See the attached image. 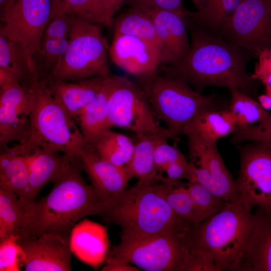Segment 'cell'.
Returning <instances> with one entry per match:
<instances>
[{
	"label": "cell",
	"mask_w": 271,
	"mask_h": 271,
	"mask_svg": "<svg viewBox=\"0 0 271 271\" xmlns=\"http://www.w3.org/2000/svg\"><path fill=\"white\" fill-rule=\"evenodd\" d=\"M191 36L190 48L179 63L160 66L162 72L180 77L201 93L207 87L235 89L256 99L259 83L246 67L252 52L211 35L190 19H185Z\"/></svg>",
	"instance_id": "1"
},
{
	"label": "cell",
	"mask_w": 271,
	"mask_h": 271,
	"mask_svg": "<svg viewBox=\"0 0 271 271\" xmlns=\"http://www.w3.org/2000/svg\"><path fill=\"white\" fill-rule=\"evenodd\" d=\"M80 157L54 183L46 196L25 208L18 236L37 237L54 233L70 238L73 228L84 217L99 215L105 203L81 174Z\"/></svg>",
	"instance_id": "2"
},
{
	"label": "cell",
	"mask_w": 271,
	"mask_h": 271,
	"mask_svg": "<svg viewBox=\"0 0 271 271\" xmlns=\"http://www.w3.org/2000/svg\"><path fill=\"white\" fill-rule=\"evenodd\" d=\"M169 181H138L105 203L99 216L118 225L120 236H187L193 227L179 218L167 200Z\"/></svg>",
	"instance_id": "3"
},
{
	"label": "cell",
	"mask_w": 271,
	"mask_h": 271,
	"mask_svg": "<svg viewBox=\"0 0 271 271\" xmlns=\"http://www.w3.org/2000/svg\"><path fill=\"white\" fill-rule=\"evenodd\" d=\"M266 213L246 210L238 200L228 202L220 212L193 226L188 234L209 271H234L244 249Z\"/></svg>",
	"instance_id": "4"
},
{
	"label": "cell",
	"mask_w": 271,
	"mask_h": 271,
	"mask_svg": "<svg viewBox=\"0 0 271 271\" xmlns=\"http://www.w3.org/2000/svg\"><path fill=\"white\" fill-rule=\"evenodd\" d=\"M33 105L25 141L10 149L25 155L36 148L80 157L88 146L75 119L52 95L45 81L31 85Z\"/></svg>",
	"instance_id": "5"
},
{
	"label": "cell",
	"mask_w": 271,
	"mask_h": 271,
	"mask_svg": "<svg viewBox=\"0 0 271 271\" xmlns=\"http://www.w3.org/2000/svg\"><path fill=\"white\" fill-rule=\"evenodd\" d=\"M139 82L156 118L165 123L174 141L203 112L224 109L214 95H204L182 78L158 70Z\"/></svg>",
	"instance_id": "6"
},
{
	"label": "cell",
	"mask_w": 271,
	"mask_h": 271,
	"mask_svg": "<svg viewBox=\"0 0 271 271\" xmlns=\"http://www.w3.org/2000/svg\"><path fill=\"white\" fill-rule=\"evenodd\" d=\"M71 16L68 48L60 65L47 80L75 81L110 75L109 45L102 26Z\"/></svg>",
	"instance_id": "7"
},
{
	"label": "cell",
	"mask_w": 271,
	"mask_h": 271,
	"mask_svg": "<svg viewBox=\"0 0 271 271\" xmlns=\"http://www.w3.org/2000/svg\"><path fill=\"white\" fill-rule=\"evenodd\" d=\"M107 257L146 271H189L192 255L188 235L120 236Z\"/></svg>",
	"instance_id": "8"
},
{
	"label": "cell",
	"mask_w": 271,
	"mask_h": 271,
	"mask_svg": "<svg viewBox=\"0 0 271 271\" xmlns=\"http://www.w3.org/2000/svg\"><path fill=\"white\" fill-rule=\"evenodd\" d=\"M239 154L238 201L248 211L257 207L271 214V144L249 142L239 147Z\"/></svg>",
	"instance_id": "9"
},
{
	"label": "cell",
	"mask_w": 271,
	"mask_h": 271,
	"mask_svg": "<svg viewBox=\"0 0 271 271\" xmlns=\"http://www.w3.org/2000/svg\"><path fill=\"white\" fill-rule=\"evenodd\" d=\"M108 110L112 127L128 129L136 137L151 132L165 133L173 139L167 128L158 123L141 86L126 77L114 75Z\"/></svg>",
	"instance_id": "10"
},
{
	"label": "cell",
	"mask_w": 271,
	"mask_h": 271,
	"mask_svg": "<svg viewBox=\"0 0 271 271\" xmlns=\"http://www.w3.org/2000/svg\"><path fill=\"white\" fill-rule=\"evenodd\" d=\"M51 14V0H11L1 12L0 33L22 46L34 68L33 57L40 48Z\"/></svg>",
	"instance_id": "11"
},
{
	"label": "cell",
	"mask_w": 271,
	"mask_h": 271,
	"mask_svg": "<svg viewBox=\"0 0 271 271\" xmlns=\"http://www.w3.org/2000/svg\"><path fill=\"white\" fill-rule=\"evenodd\" d=\"M256 56L271 48V9L267 0H243L217 37Z\"/></svg>",
	"instance_id": "12"
},
{
	"label": "cell",
	"mask_w": 271,
	"mask_h": 271,
	"mask_svg": "<svg viewBox=\"0 0 271 271\" xmlns=\"http://www.w3.org/2000/svg\"><path fill=\"white\" fill-rule=\"evenodd\" d=\"M190 163L194 167L195 179L227 202L238 200L235 180L224 164L217 144L187 138Z\"/></svg>",
	"instance_id": "13"
},
{
	"label": "cell",
	"mask_w": 271,
	"mask_h": 271,
	"mask_svg": "<svg viewBox=\"0 0 271 271\" xmlns=\"http://www.w3.org/2000/svg\"><path fill=\"white\" fill-rule=\"evenodd\" d=\"M33 98L31 86L18 82L0 88V145L8 147L13 141L27 139L31 122Z\"/></svg>",
	"instance_id": "14"
},
{
	"label": "cell",
	"mask_w": 271,
	"mask_h": 271,
	"mask_svg": "<svg viewBox=\"0 0 271 271\" xmlns=\"http://www.w3.org/2000/svg\"><path fill=\"white\" fill-rule=\"evenodd\" d=\"M18 241L24 252L25 270H72L70 238L46 233L37 237L18 236Z\"/></svg>",
	"instance_id": "15"
},
{
	"label": "cell",
	"mask_w": 271,
	"mask_h": 271,
	"mask_svg": "<svg viewBox=\"0 0 271 271\" xmlns=\"http://www.w3.org/2000/svg\"><path fill=\"white\" fill-rule=\"evenodd\" d=\"M109 56L114 64L139 81L153 76L160 67L158 49L150 43L132 36L114 34Z\"/></svg>",
	"instance_id": "16"
},
{
	"label": "cell",
	"mask_w": 271,
	"mask_h": 271,
	"mask_svg": "<svg viewBox=\"0 0 271 271\" xmlns=\"http://www.w3.org/2000/svg\"><path fill=\"white\" fill-rule=\"evenodd\" d=\"M148 12L154 21L158 40L160 66L179 63L187 55L190 46L185 19L167 11Z\"/></svg>",
	"instance_id": "17"
},
{
	"label": "cell",
	"mask_w": 271,
	"mask_h": 271,
	"mask_svg": "<svg viewBox=\"0 0 271 271\" xmlns=\"http://www.w3.org/2000/svg\"><path fill=\"white\" fill-rule=\"evenodd\" d=\"M24 155L29 170V185L22 202L25 208L35 203L43 187L58 179L77 157L41 148L35 149Z\"/></svg>",
	"instance_id": "18"
},
{
	"label": "cell",
	"mask_w": 271,
	"mask_h": 271,
	"mask_svg": "<svg viewBox=\"0 0 271 271\" xmlns=\"http://www.w3.org/2000/svg\"><path fill=\"white\" fill-rule=\"evenodd\" d=\"M70 245L76 257L97 268L105 261L109 252L107 227L88 219L80 221L71 231Z\"/></svg>",
	"instance_id": "19"
},
{
	"label": "cell",
	"mask_w": 271,
	"mask_h": 271,
	"mask_svg": "<svg viewBox=\"0 0 271 271\" xmlns=\"http://www.w3.org/2000/svg\"><path fill=\"white\" fill-rule=\"evenodd\" d=\"M80 158L92 186L105 203L126 188L130 179L124 167L102 160L89 145Z\"/></svg>",
	"instance_id": "20"
},
{
	"label": "cell",
	"mask_w": 271,
	"mask_h": 271,
	"mask_svg": "<svg viewBox=\"0 0 271 271\" xmlns=\"http://www.w3.org/2000/svg\"><path fill=\"white\" fill-rule=\"evenodd\" d=\"M107 76H97L69 81L48 80L45 82L52 95L76 121L84 108L95 97Z\"/></svg>",
	"instance_id": "21"
},
{
	"label": "cell",
	"mask_w": 271,
	"mask_h": 271,
	"mask_svg": "<svg viewBox=\"0 0 271 271\" xmlns=\"http://www.w3.org/2000/svg\"><path fill=\"white\" fill-rule=\"evenodd\" d=\"M114 75L105 79L99 91L82 110L76 119L88 145L104 131L111 129L108 110V98L113 86Z\"/></svg>",
	"instance_id": "22"
},
{
	"label": "cell",
	"mask_w": 271,
	"mask_h": 271,
	"mask_svg": "<svg viewBox=\"0 0 271 271\" xmlns=\"http://www.w3.org/2000/svg\"><path fill=\"white\" fill-rule=\"evenodd\" d=\"M234 271H271V214L253 231Z\"/></svg>",
	"instance_id": "23"
},
{
	"label": "cell",
	"mask_w": 271,
	"mask_h": 271,
	"mask_svg": "<svg viewBox=\"0 0 271 271\" xmlns=\"http://www.w3.org/2000/svg\"><path fill=\"white\" fill-rule=\"evenodd\" d=\"M236 128L228 108L205 111L198 115L183 129L187 138L217 144L218 140L232 134Z\"/></svg>",
	"instance_id": "24"
},
{
	"label": "cell",
	"mask_w": 271,
	"mask_h": 271,
	"mask_svg": "<svg viewBox=\"0 0 271 271\" xmlns=\"http://www.w3.org/2000/svg\"><path fill=\"white\" fill-rule=\"evenodd\" d=\"M162 134L169 136L165 133L151 132L136 137L131 158L124 167L129 179L135 178L138 181L146 182H160L165 179L158 173L154 161L155 145L158 137Z\"/></svg>",
	"instance_id": "25"
},
{
	"label": "cell",
	"mask_w": 271,
	"mask_h": 271,
	"mask_svg": "<svg viewBox=\"0 0 271 271\" xmlns=\"http://www.w3.org/2000/svg\"><path fill=\"white\" fill-rule=\"evenodd\" d=\"M0 155V187L14 192L22 202L29 185V170L24 155L7 147Z\"/></svg>",
	"instance_id": "26"
},
{
	"label": "cell",
	"mask_w": 271,
	"mask_h": 271,
	"mask_svg": "<svg viewBox=\"0 0 271 271\" xmlns=\"http://www.w3.org/2000/svg\"><path fill=\"white\" fill-rule=\"evenodd\" d=\"M114 34L134 36L153 45L159 51V43L151 14L132 7L114 17Z\"/></svg>",
	"instance_id": "27"
},
{
	"label": "cell",
	"mask_w": 271,
	"mask_h": 271,
	"mask_svg": "<svg viewBox=\"0 0 271 271\" xmlns=\"http://www.w3.org/2000/svg\"><path fill=\"white\" fill-rule=\"evenodd\" d=\"M89 146L102 160L124 168L131 158L134 143L128 136L110 129L102 132Z\"/></svg>",
	"instance_id": "28"
},
{
	"label": "cell",
	"mask_w": 271,
	"mask_h": 271,
	"mask_svg": "<svg viewBox=\"0 0 271 271\" xmlns=\"http://www.w3.org/2000/svg\"><path fill=\"white\" fill-rule=\"evenodd\" d=\"M0 67L15 74L23 85L30 86L38 81L36 71L24 49L1 33Z\"/></svg>",
	"instance_id": "29"
},
{
	"label": "cell",
	"mask_w": 271,
	"mask_h": 271,
	"mask_svg": "<svg viewBox=\"0 0 271 271\" xmlns=\"http://www.w3.org/2000/svg\"><path fill=\"white\" fill-rule=\"evenodd\" d=\"M112 28L115 12L107 0H64L57 13Z\"/></svg>",
	"instance_id": "30"
},
{
	"label": "cell",
	"mask_w": 271,
	"mask_h": 271,
	"mask_svg": "<svg viewBox=\"0 0 271 271\" xmlns=\"http://www.w3.org/2000/svg\"><path fill=\"white\" fill-rule=\"evenodd\" d=\"M229 91L231 99L228 109L236 128H245L261 123L270 115L256 99L235 89H229Z\"/></svg>",
	"instance_id": "31"
},
{
	"label": "cell",
	"mask_w": 271,
	"mask_h": 271,
	"mask_svg": "<svg viewBox=\"0 0 271 271\" xmlns=\"http://www.w3.org/2000/svg\"><path fill=\"white\" fill-rule=\"evenodd\" d=\"M68 38L48 40L41 42L33 57L38 81H46L60 65L68 46Z\"/></svg>",
	"instance_id": "32"
},
{
	"label": "cell",
	"mask_w": 271,
	"mask_h": 271,
	"mask_svg": "<svg viewBox=\"0 0 271 271\" xmlns=\"http://www.w3.org/2000/svg\"><path fill=\"white\" fill-rule=\"evenodd\" d=\"M25 209L18 196L0 187V241L12 235H18Z\"/></svg>",
	"instance_id": "33"
},
{
	"label": "cell",
	"mask_w": 271,
	"mask_h": 271,
	"mask_svg": "<svg viewBox=\"0 0 271 271\" xmlns=\"http://www.w3.org/2000/svg\"><path fill=\"white\" fill-rule=\"evenodd\" d=\"M169 181L167 200L172 210L183 221L192 226L198 225L200 223L187 184L181 180Z\"/></svg>",
	"instance_id": "34"
},
{
	"label": "cell",
	"mask_w": 271,
	"mask_h": 271,
	"mask_svg": "<svg viewBox=\"0 0 271 271\" xmlns=\"http://www.w3.org/2000/svg\"><path fill=\"white\" fill-rule=\"evenodd\" d=\"M187 185L200 223L221 211L228 203L197 181Z\"/></svg>",
	"instance_id": "35"
},
{
	"label": "cell",
	"mask_w": 271,
	"mask_h": 271,
	"mask_svg": "<svg viewBox=\"0 0 271 271\" xmlns=\"http://www.w3.org/2000/svg\"><path fill=\"white\" fill-rule=\"evenodd\" d=\"M170 139L169 136L162 134L158 137L155 145V164L158 173L161 176L169 164L187 160L178 147V141H174V144L170 145L168 142Z\"/></svg>",
	"instance_id": "36"
},
{
	"label": "cell",
	"mask_w": 271,
	"mask_h": 271,
	"mask_svg": "<svg viewBox=\"0 0 271 271\" xmlns=\"http://www.w3.org/2000/svg\"><path fill=\"white\" fill-rule=\"evenodd\" d=\"M18 236L12 235L0 241V270L19 271L23 265L24 252Z\"/></svg>",
	"instance_id": "37"
},
{
	"label": "cell",
	"mask_w": 271,
	"mask_h": 271,
	"mask_svg": "<svg viewBox=\"0 0 271 271\" xmlns=\"http://www.w3.org/2000/svg\"><path fill=\"white\" fill-rule=\"evenodd\" d=\"M234 144L264 142L271 144V114L263 122L245 128H236L232 134Z\"/></svg>",
	"instance_id": "38"
},
{
	"label": "cell",
	"mask_w": 271,
	"mask_h": 271,
	"mask_svg": "<svg viewBox=\"0 0 271 271\" xmlns=\"http://www.w3.org/2000/svg\"><path fill=\"white\" fill-rule=\"evenodd\" d=\"M132 7L146 11L163 10L174 13L185 19L190 11L184 7L182 0H131Z\"/></svg>",
	"instance_id": "39"
},
{
	"label": "cell",
	"mask_w": 271,
	"mask_h": 271,
	"mask_svg": "<svg viewBox=\"0 0 271 271\" xmlns=\"http://www.w3.org/2000/svg\"><path fill=\"white\" fill-rule=\"evenodd\" d=\"M72 24V16L58 13L50 21L43 33L42 42L48 40L68 38Z\"/></svg>",
	"instance_id": "40"
},
{
	"label": "cell",
	"mask_w": 271,
	"mask_h": 271,
	"mask_svg": "<svg viewBox=\"0 0 271 271\" xmlns=\"http://www.w3.org/2000/svg\"><path fill=\"white\" fill-rule=\"evenodd\" d=\"M164 172L169 180L185 179L188 182H194L195 179L194 167L187 160L176 161L168 165Z\"/></svg>",
	"instance_id": "41"
},
{
	"label": "cell",
	"mask_w": 271,
	"mask_h": 271,
	"mask_svg": "<svg viewBox=\"0 0 271 271\" xmlns=\"http://www.w3.org/2000/svg\"><path fill=\"white\" fill-rule=\"evenodd\" d=\"M256 56L258 61L255 65L252 77L260 81L263 77L271 74V48L263 49L258 52Z\"/></svg>",
	"instance_id": "42"
},
{
	"label": "cell",
	"mask_w": 271,
	"mask_h": 271,
	"mask_svg": "<svg viewBox=\"0 0 271 271\" xmlns=\"http://www.w3.org/2000/svg\"><path fill=\"white\" fill-rule=\"evenodd\" d=\"M103 271H139L140 269L123 261L112 258L106 257Z\"/></svg>",
	"instance_id": "43"
},
{
	"label": "cell",
	"mask_w": 271,
	"mask_h": 271,
	"mask_svg": "<svg viewBox=\"0 0 271 271\" xmlns=\"http://www.w3.org/2000/svg\"><path fill=\"white\" fill-rule=\"evenodd\" d=\"M16 82L21 83L19 78L15 74L6 69L0 67V88Z\"/></svg>",
	"instance_id": "44"
},
{
	"label": "cell",
	"mask_w": 271,
	"mask_h": 271,
	"mask_svg": "<svg viewBox=\"0 0 271 271\" xmlns=\"http://www.w3.org/2000/svg\"><path fill=\"white\" fill-rule=\"evenodd\" d=\"M257 98L258 101L264 109H271V98L266 94L259 95Z\"/></svg>",
	"instance_id": "45"
},
{
	"label": "cell",
	"mask_w": 271,
	"mask_h": 271,
	"mask_svg": "<svg viewBox=\"0 0 271 271\" xmlns=\"http://www.w3.org/2000/svg\"><path fill=\"white\" fill-rule=\"evenodd\" d=\"M127 1L131 0H107L115 13L119 10L122 5Z\"/></svg>",
	"instance_id": "46"
},
{
	"label": "cell",
	"mask_w": 271,
	"mask_h": 271,
	"mask_svg": "<svg viewBox=\"0 0 271 271\" xmlns=\"http://www.w3.org/2000/svg\"><path fill=\"white\" fill-rule=\"evenodd\" d=\"M64 1V0H51L52 14L51 19L55 16Z\"/></svg>",
	"instance_id": "47"
},
{
	"label": "cell",
	"mask_w": 271,
	"mask_h": 271,
	"mask_svg": "<svg viewBox=\"0 0 271 271\" xmlns=\"http://www.w3.org/2000/svg\"><path fill=\"white\" fill-rule=\"evenodd\" d=\"M193 5L197 9V12L200 13L203 9L204 0H191Z\"/></svg>",
	"instance_id": "48"
},
{
	"label": "cell",
	"mask_w": 271,
	"mask_h": 271,
	"mask_svg": "<svg viewBox=\"0 0 271 271\" xmlns=\"http://www.w3.org/2000/svg\"><path fill=\"white\" fill-rule=\"evenodd\" d=\"M265 94L271 98V85H265Z\"/></svg>",
	"instance_id": "49"
},
{
	"label": "cell",
	"mask_w": 271,
	"mask_h": 271,
	"mask_svg": "<svg viewBox=\"0 0 271 271\" xmlns=\"http://www.w3.org/2000/svg\"><path fill=\"white\" fill-rule=\"evenodd\" d=\"M267 3H268V5L271 9V0H267Z\"/></svg>",
	"instance_id": "50"
}]
</instances>
